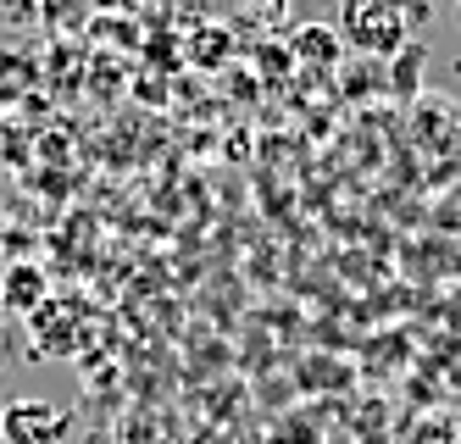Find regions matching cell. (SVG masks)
<instances>
[{
	"label": "cell",
	"mask_w": 461,
	"mask_h": 444,
	"mask_svg": "<svg viewBox=\"0 0 461 444\" xmlns=\"http://www.w3.org/2000/svg\"><path fill=\"white\" fill-rule=\"evenodd\" d=\"M334 40H339L334 28H317V23H312V28L294 33V50H301L306 61H334V56H339V45H334Z\"/></svg>",
	"instance_id": "cell-4"
},
{
	"label": "cell",
	"mask_w": 461,
	"mask_h": 444,
	"mask_svg": "<svg viewBox=\"0 0 461 444\" xmlns=\"http://www.w3.org/2000/svg\"><path fill=\"white\" fill-rule=\"evenodd\" d=\"M6 300H12V312H28L34 300H45V278L34 267H12V278H6Z\"/></svg>",
	"instance_id": "cell-3"
},
{
	"label": "cell",
	"mask_w": 461,
	"mask_h": 444,
	"mask_svg": "<svg viewBox=\"0 0 461 444\" xmlns=\"http://www.w3.org/2000/svg\"><path fill=\"white\" fill-rule=\"evenodd\" d=\"M406 6L401 0H339V40L361 56L406 50Z\"/></svg>",
	"instance_id": "cell-1"
},
{
	"label": "cell",
	"mask_w": 461,
	"mask_h": 444,
	"mask_svg": "<svg viewBox=\"0 0 461 444\" xmlns=\"http://www.w3.org/2000/svg\"><path fill=\"white\" fill-rule=\"evenodd\" d=\"M0 444H6V412H0Z\"/></svg>",
	"instance_id": "cell-5"
},
{
	"label": "cell",
	"mask_w": 461,
	"mask_h": 444,
	"mask_svg": "<svg viewBox=\"0 0 461 444\" xmlns=\"http://www.w3.org/2000/svg\"><path fill=\"white\" fill-rule=\"evenodd\" d=\"M456 23H461V6H456Z\"/></svg>",
	"instance_id": "cell-6"
},
{
	"label": "cell",
	"mask_w": 461,
	"mask_h": 444,
	"mask_svg": "<svg viewBox=\"0 0 461 444\" xmlns=\"http://www.w3.org/2000/svg\"><path fill=\"white\" fill-rule=\"evenodd\" d=\"M0 412H6V444H61L73 422L56 400H12Z\"/></svg>",
	"instance_id": "cell-2"
}]
</instances>
